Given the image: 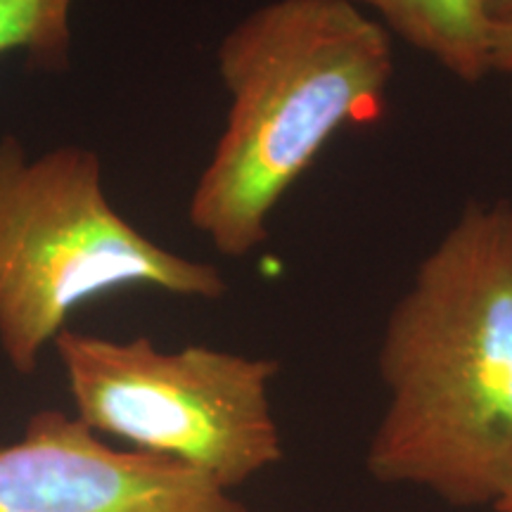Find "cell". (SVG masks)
Wrapping results in <instances>:
<instances>
[{
    "instance_id": "obj_1",
    "label": "cell",
    "mask_w": 512,
    "mask_h": 512,
    "mask_svg": "<svg viewBox=\"0 0 512 512\" xmlns=\"http://www.w3.org/2000/svg\"><path fill=\"white\" fill-rule=\"evenodd\" d=\"M366 467L458 510L512 498V202L470 204L384 325Z\"/></svg>"
},
{
    "instance_id": "obj_2",
    "label": "cell",
    "mask_w": 512,
    "mask_h": 512,
    "mask_svg": "<svg viewBox=\"0 0 512 512\" xmlns=\"http://www.w3.org/2000/svg\"><path fill=\"white\" fill-rule=\"evenodd\" d=\"M230 107L190 195V226L230 259L268 240L273 209L325 145L380 117L392 34L349 0H271L223 36Z\"/></svg>"
},
{
    "instance_id": "obj_3",
    "label": "cell",
    "mask_w": 512,
    "mask_h": 512,
    "mask_svg": "<svg viewBox=\"0 0 512 512\" xmlns=\"http://www.w3.org/2000/svg\"><path fill=\"white\" fill-rule=\"evenodd\" d=\"M121 287L221 299L211 264L157 245L112 207L98 152L62 145L31 159L0 138V349L19 375L67 328L76 306Z\"/></svg>"
},
{
    "instance_id": "obj_4",
    "label": "cell",
    "mask_w": 512,
    "mask_h": 512,
    "mask_svg": "<svg viewBox=\"0 0 512 512\" xmlns=\"http://www.w3.org/2000/svg\"><path fill=\"white\" fill-rule=\"evenodd\" d=\"M60 356L76 418L233 491L280 463L271 384L278 361L192 344L159 349L64 328Z\"/></svg>"
},
{
    "instance_id": "obj_5",
    "label": "cell",
    "mask_w": 512,
    "mask_h": 512,
    "mask_svg": "<svg viewBox=\"0 0 512 512\" xmlns=\"http://www.w3.org/2000/svg\"><path fill=\"white\" fill-rule=\"evenodd\" d=\"M0 512H252L200 470L112 448L76 415L38 411L0 446Z\"/></svg>"
},
{
    "instance_id": "obj_6",
    "label": "cell",
    "mask_w": 512,
    "mask_h": 512,
    "mask_svg": "<svg viewBox=\"0 0 512 512\" xmlns=\"http://www.w3.org/2000/svg\"><path fill=\"white\" fill-rule=\"evenodd\" d=\"M392 36L463 83L491 72L496 17L489 0H349Z\"/></svg>"
},
{
    "instance_id": "obj_7",
    "label": "cell",
    "mask_w": 512,
    "mask_h": 512,
    "mask_svg": "<svg viewBox=\"0 0 512 512\" xmlns=\"http://www.w3.org/2000/svg\"><path fill=\"white\" fill-rule=\"evenodd\" d=\"M76 0H0V57L24 53L31 67L62 72L72 53Z\"/></svg>"
},
{
    "instance_id": "obj_8",
    "label": "cell",
    "mask_w": 512,
    "mask_h": 512,
    "mask_svg": "<svg viewBox=\"0 0 512 512\" xmlns=\"http://www.w3.org/2000/svg\"><path fill=\"white\" fill-rule=\"evenodd\" d=\"M491 72L508 79L512 88V17L496 19L494 50H491Z\"/></svg>"
},
{
    "instance_id": "obj_9",
    "label": "cell",
    "mask_w": 512,
    "mask_h": 512,
    "mask_svg": "<svg viewBox=\"0 0 512 512\" xmlns=\"http://www.w3.org/2000/svg\"><path fill=\"white\" fill-rule=\"evenodd\" d=\"M489 8L494 12L496 19L512 17V0H489Z\"/></svg>"
},
{
    "instance_id": "obj_10",
    "label": "cell",
    "mask_w": 512,
    "mask_h": 512,
    "mask_svg": "<svg viewBox=\"0 0 512 512\" xmlns=\"http://www.w3.org/2000/svg\"><path fill=\"white\" fill-rule=\"evenodd\" d=\"M496 512H512V498H508V501L498 505V510H496Z\"/></svg>"
}]
</instances>
